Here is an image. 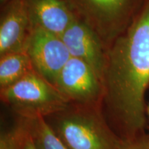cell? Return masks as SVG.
I'll return each instance as SVG.
<instances>
[{"label": "cell", "mask_w": 149, "mask_h": 149, "mask_svg": "<svg viewBox=\"0 0 149 149\" xmlns=\"http://www.w3.org/2000/svg\"><path fill=\"white\" fill-rule=\"evenodd\" d=\"M102 83L110 113L126 141L144 127V94L149 86V0L107 48Z\"/></svg>", "instance_id": "obj_1"}, {"label": "cell", "mask_w": 149, "mask_h": 149, "mask_svg": "<svg viewBox=\"0 0 149 149\" xmlns=\"http://www.w3.org/2000/svg\"><path fill=\"white\" fill-rule=\"evenodd\" d=\"M76 17L100 37L107 48L124 32L148 0H65Z\"/></svg>", "instance_id": "obj_2"}, {"label": "cell", "mask_w": 149, "mask_h": 149, "mask_svg": "<svg viewBox=\"0 0 149 149\" xmlns=\"http://www.w3.org/2000/svg\"><path fill=\"white\" fill-rule=\"evenodd\" d=\"M1 97L27 119L64 111L69 100L34 70L14 84L1 89Z\"/></svg>", "instance_id": "obj_3"}, {"label": "cell", "mask_w": 149, "mask_h": 149, "mask_svg": "<svg viewBox=\"0 0 149 149\" xmlns=\"http://www.w3.org/2000/svg\"><path fill=\"white\" fill-rule=\"evenodd\" d=\"M55 133L68 149H119L122 144L99 119L85 113L64 115Z\"/></svg>", "instance_id": "obj_4"}, {"label": "cell", "mask_w": 149, "mask_h": 149, "mask_svg": "<svg viewBox=\"0 0 149 149\" xmlns=\"http://www.w3.org/2000/svg\"><path fill=\"white\" fill-rule=\"evenodd\" d=\"M25 52L35 71L53 86L71 57L60 36L40 28L32 29L26 43Z\"/></svg>", "instance_id": "obj_5"}, {"label": "cell", "mask_w": 149, "mask_h": 149, "mask_svg": "<svg viewBox=\"0 0 149 149\" xmlns=\"http://www.w3.org/2000/svg\"><path fill=\"white\" fill-rule=\"evenodd\" d=\"M55 86L69 101L79 103H93L104 96L103 83L94 69L72 57L61 70Z\"/></svg>", "instance_id": "obj_6"}, {"label": "cell", "mask_w": 149, "mask_h": 149, "mask_svg": "<svg viewBox=\"0 0 149 149\" xmlns=\"http://www.w3.org/2000/svg\"><path fill=\"white\" fill-rule=\"evenodd\" d=\"M60 37L71 57L88 64L102 81L107 48L100 37L77 17L74 18Z\"/></svg>", "instance_id": "obj_7"}, {"label": "cell", "mask_w": 149, "mask_h": 149, "mask_svg": "<svg viewBox=\"0 0 149 149\" xmlns=\"http://www.w3.org/2000/svg\"><path fill=\"white\" fill-rule=\"evenodd\" d=\"M0 20V56L25 51L33 27L26 0H8Z\"/></svg>", "instance_id": "obj_8"}, {"label": "cell", "mask_w": 149, "mask_h": 149, "mask_svg": "<svg viewBox=\"0 0 149 149\" xmlns=\"http://www.w3.org/2000/svg\"><path fill=\"white\" fill-rule=\"evenodd\" d=\"M33 28L61 36L76 17L65 0H26Z\"/></svg>", "instance_id": "obj_9"}, {"label": "cell", "mask_w": 149, "mask_h": 149, "mask_svg": "<svg viewBox=\"0 0 149 149\" xmlns=\"http://www.w3.org/2000/svg\"><path fill=\"white\" fill-rule=\"evenodd\" d=\"M0 57L1 89L14 84L34 70L31 59L25 51L8 53Z\"/></svg>", "instance_id": "obj_10"}, {"label": "cell", "mask_w": 149, "mask_h": 149, "mask_svg": "<svg viewBox=\"0 0 149 149\" xmlns=\"http://www.w3.org/2000/svg\"><path fill=\"white\" fill-rule=\"evenodd\" d=\"M26 128L37 149H68L44 117L28 119Z\"/></svg>", "instance_id": "obj_11"}, {"label": "cell", "mask_w": 149, "mask_h": 149, "mask_svg": "<svg viewBox=\"0 0 149 149\" xmlns=\"http://www.w3.org/2000/svg\"><path fill=\"white\" fill-rule=\"evenodd\" d=\"M24 128L4 134L1 137L0 149H22Z\"/></svg>", "instance_id": "obj_12"}, {"label": "cell", "mask_w": 149, "mask_h": 149, "mask_svg": "<svg viewBox=\"0 0 149 149\" xmlns=\"http://www.w3.org/2000/svg\"><path fill=\"white\" fill-rule=\"evenodd\" d=\"M119 149H149V141H126L121 144V146Z\"/></svg>", "instance_id": "obj_13"}, {"label": "cell", "mask_w": 149, "mask_h": 149, "mask_svg": "<svg viewBox=\"0 0 149 149\" xmlns=\"http://www.w3.org/2000/svg\"><path fill=\"white\" fill-rule=\"evenodd\" d=\"M22 149H37L35 146L34 141L30 135L26 128H24V135L22 139Z\"/></svg>", "instance_id": "obj_14"}, {"label": "cell", "mask_w": 149, "mask_h": 149, "mask_svg": "<svg viewBox=\"0 0 149 149\" xmlns=\"http://www.w3.org/2000/svg\"><path fill=\"white\" fill-rule=\"evenodd\" d=\"M0 1H1V4H2V3H6L7 1H8V0H0Z\"/></svg>", "instance_id": "obj_15"}, {"label": "cell", "mask_w": 149, "mask_h": 149, "mask_svg": "<svg viewBox=\"0 0 149 149\" xmlns=\"http://www.w3.org/2000/svg\"><path fill=\"white\" fill-rule=\"evenodd\" d=\"M147 113H148V119H149V104H148V108H147Z\"/></svg>", "instance_id": "obj_16"}]
</instances>
